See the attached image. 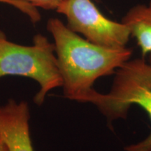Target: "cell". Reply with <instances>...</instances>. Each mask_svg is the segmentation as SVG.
<instances>
[{"instance_id": "cell-1", "label": "cell", "mask_w": 151, "mask_h": 151, "mask_svg": "<svg viewBox=\"0 0 151 151\" xmlns=\"http://www.w3.org/2000/svg\"><path fill=\"white\" fill-rule=\"evenodd\" d=\"M47 29L54 39L65 97L94 105L99 94L93 88L95 81L116 73L130 60L132 49L108 48L90 42L58 18H50Z\"/></svg>"}, {"instance_id": "cell-3", "label": "cell", "mask_w": 151, "mask_h": 151, "mask_svg": "<svg viewBox=\"0 0 151 151\" xmlns=\"http://www.w3.org/2000/svg\"><path fill=\"white\" fill-rule=\"evenodd\" d=\"M109 93H99L95 105L109 121L125 118L132 105L139 106L151 120V66L144 58L128 60L116 71ZM151 150V132L144 140L135 143Z\"/></svg>"}, {"instance_id": "cell-12", "label": "cell", "mask_w": 151, "mask_h": 151, "mask_svg": "<svg viewBox=\"0 0 151 151\" xmlns=\"http://www.w3.org/2000/svg\"><path fill=\"white\" fill-rule=\"evenodd\" d=\"M93 1H98V0H93Z\"/></svg>"}, {"instance_id": "cell-11", "label": "cell", "mask_w": 151, "mask_h": 151, "mask_svg": "<svg viewBox=\"0 0 151 151\" xmlns=\"http://www.w3.org/2000/svg\"><path fill=\"white\" fill-rule=\"evenodd\" d=\"M148 55H149V58H148V63L150 64V66H151V53L149 54Z\"/></svg>"}, {"instance_id": "cell-2", "label": "cell", "mask_w": 151, "mask_h": 151, "mask_svg": "<svg viewBox=\"0 0 151 151\" xmlns=\"http://www.w3.org/2000/svg\"><path fill=\"white\" fill-rule=\"evenodd\" d=\"M6 76H20L37 81L40 89L33 100L41 106L49 91L62 87L54 43L38 34L32 46H23L9 41L0 30V78Z\"/></svg>"}, {"instance_id": "cell-9", "label": "cell", "mask_w": 151, "mask_h": 151, "mask_svg": "<svg viewBox=\"0 0 151 151\" xmlns=\"http://www.w3.org/2000/svg\"><path fill=\"white\" fill-rule=\"evenodd\" d=\"M125 151H151V150H148V149H143L139 148L136 146V144L130 145L129 146H127L124 148Z\"/></svg>"}, {"instance_id": "cell-5", "label": "cell", "mask_w": 151, "mask_h": 151, "mask_svg": "<svg viewBox=\"0 0 151 151\" xmlns=\"http://www.w3.org/2000/svg\"><path fill=\"white\" fill-rule=\"evenodd\" d=\"M29 107L26 101L9 99L0 106V139L9 151H35L29 132Z\"/></svg>"}, {"instance_id": "cell-6", "label": "cell", "mask_w": 151, "mask_h": 151, "mask_svg": "<svg viewBox=\"0 0 151 151\" xmlns=\"http://www.w3.org/2000/svg\"><path fill=\"white\" fill-rule=\"evenodd\" d=\"M135 38L141 49L142 58L151 53V1L148 4L132 7L122 19Z\"/></svg>"}, {"instance_id": "cell-8", "label": "cell", "mask_w": 151, "mask_h": 151, "mask_svg": "<svg viewBox=\"0 0 151 151\" xmlns=\"http://www.w3.org/2000/svg\"><path fill=\"white\" fill-rule=\"evenodd\" d=\"M34 6L40 7L46 10H55L59 8L65 0H22Z\"/></svg>"}, {"instance_id": "cell-4", "label": "cell", "mask_w": 151, "mask_h": 151, "mask_svg": "<svg viewBox=\"0 0 151 151\" xmlns=\"http://www.w3.org/2000/svg\"><path fill=\"white\" fill-rule=\"evenodd\" d=\"M56 11L66 17L69 29L95 44L118 48L129 41L127 26L104 16L93 0H65Z\"/></svg>"}, {"instance_id": "cell-7", "label": "cell", "mask_w": 151, "mask_h": 151, "mask_svg": "<svg viewBox=\"0 0 151 151\" xmlns=\"http://www.w3.org/2000/svg\"><path fill=\"white\" fill-rule=\"evenodd\" d=\"M1 3H6L16 7L23 14H26L34 23L39 22L41 19V15L37 9L29 3L22 0H0Z\"/></svg>"}, {"instance_id": "cell-10", "label": "cell", "mask_w": 151, "mask_h": 151, "mask_svg": "<svg viewBox=\"0 0 151 151\" xmlns=\"http://www.w3.org/2000/svg\"><path fill=\"white\" fill-rule=\"evenodd\" d=\"M0 151H9L7 145L1 139H0Z\"/></svg>"}]
</instances>
